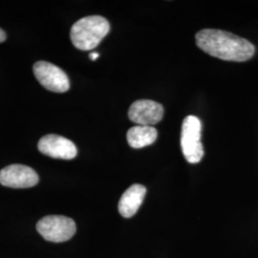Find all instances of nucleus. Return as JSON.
<instances>
[{
  "mask_svg": "<svg viewBox=\"0 0 258 258\" xmlns=\"http://www.w3.org/2000/svg\"><path fill=\"white\" fill-rule=\"evenodd\" d=\"M5 39H6V33L2 29H0V43L3 42Z\"/></svg>",
  "mask_w": 258,
  "mask_h": 258,
  "instance_id": "obj_11",
  "label": "nucleus"
},
{
  "mask_svg": "<svg viewBox=\"0 0 258 258\" xmlns=\"http://www.w3.org/2000/svg\"><path fill=\"white\" fill-rule=\"evenodd\" d=\"M158 132L153 126L137 125L129 129L126 138L131 148L138 149L154 144Z\"/></svg>",
  "mask_w": 258,
  "mask_h": 258,
  "instance_id": "obj_10",
  "label": "nucleus"
},
{
  "mask_svg": "<svg viewBox=\"0 0 258 258\" xmlns=\"http://www.w3.org/2000/svg\"><path fill=\"white\" fill-rule=\"evenodd\" d=\"M110 31L107 19L101 16H90L78 20L71 28L70 37L76 48L83 51L93 50Z\"/></svg>",
  "mask_w": 258,
  "mask_h": 258,
  "instance_id": "obj_2",
  "label": "nucleus"
},
{
  "mask_svg": "<svg viewBox=\"0 0 258 258\" xmlns=\"http://www.w3.org/2000/svg\"><path fill=\"white\" fill-rule=\"evenodd\" d=\"M164 107L159 102L139 100L133 102L128 111L129 120L138 125L150 126L163 119Z\"/></svg>",
  "mask_w": 258,
  "mask_h": 258,
  "instance_id": "obj_8",
  "label": "nucleus"
},
{
  "mask_svg": "<svg viewBox=\"0 0 258 258\" xmlns=\"http://www.w3.org/2000/svg\"><path fill=\"white\" fill-rule=\"evenodd\" d=\"M33 69L37 81L47 90L55 93H64L69 90V79L59 67L47 61H37Z\"/></svg>",
  "mask_w": 258,
  "mask_h": 258,
  "instance_id": "obj_5",
  "label": "nucleus"
},
{
  "mask_svg": "<svg viewBox=\"0 0 258 258\" xmlns=\"http://www.w3.org/2000/svg\"><path fill=\"white\" fill-rule=\"evenodd\" d=\"M89 56H90V59H91V60H96V59L100 56V54L97 53V52H92V53H90Z\"/></svg>",
  "mask_w": 258,
  "mask_h": 258,
  "instance_id": "obj_12",
  "label": "nucleus"
},
{
  "mask_svg": "<svg viewBox=\"0 0 258 258\" xmlns=\"http://www.w3.org/2000/svg\"><path fill=\"white\" fill-rule=\"evenodd\" d=\"M39 178L30 166L11 165L0 170V184L13 188H27L37 184Z\"/></svg>",
  "mask_w": 258,
  "mask_h": 258,
  "instance_id": "obj_6",
  "label": "nucleus"
},
{
  "mask_svg": "<svg viewBox=\"0 0 258 258\" xmlns=\"http://www.w3.org/2000/svg\"><path fill=\"white\" fill-rule=\"evenodd\" d=\"M196 44L205 53L229 61H247L255 53L249 40L217 29H204L195 36Z\"/></svg>",
  "mask_w": 258,
  "mask_h": 258,
  "instance_id": "obj_1",
  "label": "nucleus"
},
{
  "mask_svg": "<svg viewBox=\"0 0 258 258\" xmlns=\"http://www.w3.org/2000/svg\"><path fill=\"white\" fill-rule=\"evenodd\" d=\"M201 130L200 119L192 115L184 118L181 132V148L185 160L190 164L199 163L204 156Z\"/></svg>",
  "mask_w": 258,
  "mask_h": 258,
  "instance_id": "obj_3",
  "label": "nucleus"
},
{
  "mask_svg": "<svg viewBox=\"0 0 258 258\" xmlns=\"http://www.w3.org/2000/svg\"><path fill=\"white\" fill-rule=\"evenodd\" d=\"M37 148L42 154L55 159L72 160L78 154L73 142L55 134H49L40 139Z\"/></svg>",
  "mask_w": 258,
  "mask_h": 258,
  "instance_id": "obj_7",
  "label": "nucleus"
},
{
  "mask_svg": "<svg viewBox=\"0 0 258 258\" xmlns=\"http://www.w3.org/2000/svg\"><path fill=\"white\" fill-rule=\"evenodd\" d=\"M37 231L49 242L61 243L74 236L77 227L73 219L62 215H49L37 222Z\"/></svg>",
  "mask_w": 258,
  "mask_h": 258,
  "instance_id": "obj_4",
  "label": "nucleus"
},
{
  "mask_svg": "<svg viewBox=\"0 0 258 258\" xmlns=\"http://www.w3.org/2000/svg\"><path fill=\"white\" fill-rule=\"evenodd\" d=\"M147 194L145 185L140 184H132L123 192L120 197L118 209L120 215L124 218H130L138 212Z\"/></svg>",
  "mask_w": 258,
  "mask_h": 258,
  "instance_id": "obj_9",
  "label": "nucleus"
}]
</instances>
